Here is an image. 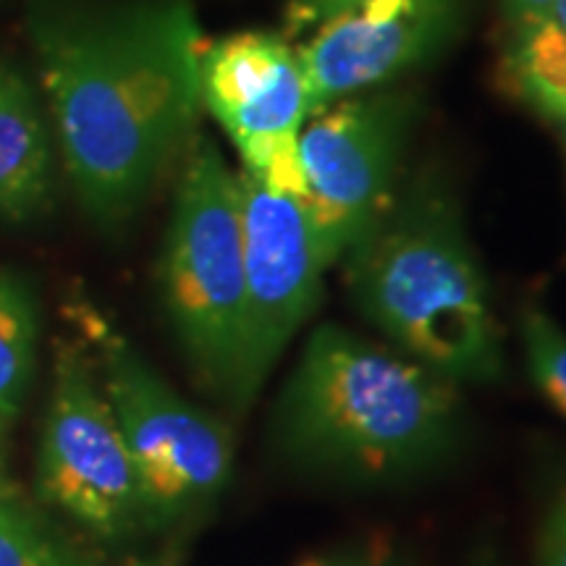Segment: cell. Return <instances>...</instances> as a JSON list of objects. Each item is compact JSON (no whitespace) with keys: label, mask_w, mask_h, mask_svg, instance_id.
I'll return each mask as SVG.
<instances>
[{"label":"cell","mask_w":566,"mask_h":566,"mask_svg":"<svg viewBox=\"0 0 566 566\" xmlns=\"http://www.w3.org/2000/svg\"><path fill=\"white\" fill-rule=\"evenodd\" d=\"M27 34L71 192L97 229L122 231L192 142V0H30Z\"/></svg>","instance_id":"1"},{"label":"cell","mask_w":566,"mask_h":566,"mask_svg":"<svg viewBox=\"0 0 566 566\" xmlns=\"http://www.w3.org/2000/svg\"><path fill=\"white\" fill-rule=\"evenodd\" d=\"M522 346L537 391L546 396L558 415L566 417V334L541 307H525Z\"/></svg>","instance_id":"15"},{"label":"cell","mask_w":566,"mask_h":566,"mask_svg":"<svg viewBox=\"0 0 566 566\" xmlns=\"http://www.w3.org/2000/svg\"><path fill=\"white\" fill-rule=\"evenodd\" d=\"M304 566H325V564H304ZM338 566H342V564H338Z\"/></svg>","instance_id":"21"},{"label":"cell","mask_w":566,"mask_h":566,"mask_svg":"<svg viewBox=\"0 0 566 566\" xmlns=\"http://www.w3.org/2000/svg\"><path fill=\"white\" fill-rule=\"evenodd\" d=\"M472 566H499V562H495V558H493V554H491V551H485V554H483V556H480V558H478V562H475V564H472Z\"/></svg>","instance_id":"20"},{"label":"cell","mask_w":566,"mask_h":566,"mask_svg":"<svg viewBox=\"0 0 566 566\" xmlns=\"http://www.w3.org/2000/svg\"><path fill=\"white\" fill-rule=\"evenodd\" d=\"M38 491L101 541H126L142 522L139 485L87 344L59 338L42 424Z\"/></svg>","instance_id":"6"},{"label":"cell","mask_w":566,"mask_h":566,"mask_svg":"<svg viewBox=\"0 0 566 566\" xmlns=\"http://www.w3.org/2000/svg\"><path fill=\"white\" fill-rule=\"evenodd\" d=\"M242 242L247 281L244 409L271 378L296 331L323 294L321 252L304 197L265 187L242 168Z\"/></svg>","instance_id":"9"},{"label":"cell","mask_w":566,"mask_h":566,"mask_svg":"<svg viewBox=\"0 0 566 566\" xmlns=\"http://www.w3.org/2000/svg\"><path fill=\"white\" fill-rule=\"evenodd\" d=\"M537 566H566V491L558 495L543 522Z\"/></svg>","instance_id":"17"},{"label":"cell","mask_w":566,"mask_h":566,"mask_svg":"<svg viewBox=\"0 0 566 566\" xmlns=\"http://www.w3.org/2000/svg\"><path fill=\"white\" fill-rule=\"evenodd\" d=\"M504 82L520 101L566 132V32L556 21L541 19L512 30Z\"/></svg>","instance_id":"13"},{"label":"cell","mask_w":566,"mask_h":566,"mask_svg":"<svg viewBox=\"0 0 566 566\" xmlns=\"http://www.w3.org/2000/svg\"><path fill=\"white\" fill-rule=\"evenodd\" d=\"M71 317L92 346L103 391L129 449L145 530H174L197 520L231 480L229 430L176 394L95 304L80 300Z\"/></svg>","instance_id":"5"},{"label":"cell","mask_w":566,"mask_h":566,"mask_svg":"<svg viewBox=\"0 0 566 566\" xmlns=\"http://www.w3.org/2000/svg\"><path fill=\"white\" fill-rule=\"evenodd\" d=\"M53 200L51 124L27 71L0 55V223L40 221Z\"/></svg>","instance_id":"11"},{"label":"cell","mask_w":566,"mask_h":566,"mask_svg":"<svg viewBox=\"0 0 566 566\" xmlns=\"http://www.w3.org/2000/svg\"><path fill=\"white\" fill-rule=\"evenodd\" d=\"M346 286L396 349L451 380L493 384L504 373L488 281L457 202L417 181L344 254Z\"/></svg>","instance_id":"3"},{"label":"cell","mask_w":566,"mask_h":566,"mask_svg":"<svg viewBox=\"0 0 566 566\" xmlns=\"http://www.w3.org/2000/svg\"><path fill=\"white\" fill-rule=\"evenodd\" d=\"M467 0H363L325 21L300 51L310 116L352 92L394 82L457 38Z\"/></svg>","instance_id":"10"},{"label":"cell","mask_w":566,"mask_h":566,"mask_svg":"<svg viewBox=\"0 0 566 566\" xmlns=\"http://www.w3.org/2000/svg\"><path fill=\"white\" fill-rule=\"evenodd\" d=\"M38 292L17 268L0 265V430L24 407L40 349Z\"/></svg>","instance_id":"12"},{"label":"cell","mask_w":566,"mask_h":566,"mask_svg":"<svg viewBox=\"0 0 566 566\" xmlns=\"http://www.w3.org/2000/svg\"><path fill=\"white\" fill-rule=\"evenodd\" d=\"M200 97L237 145L247 174L307 200L300 132L310 118V95L292 42L265 30L216 40L200 59Z\"/></svg>","instance_id":"8"},{"label":"cell","mask_w":566,"mask_h":566,"mask_svg":"<svg viewBox=\"0 0 566 566\" xmlns=\"http://www.w3.org/2000/svg\"><path fill=\"white\" fill-rule=\"evenodd\" d=\"M363 0H283V38L296 40L315 32L325 21L354 9Z\"/></svg>","instance_id":"16"},{"label":"cell","mask_w":566,"mask_h":566,"mask_svg":"<svg viewBox=\"0 0 566 566\" xmlns=\"http://www.w3.org/2000/svg\"><path fill=\"white\" fill-rule=\"evenodd\" d=\"M412 113V101L391 92L331 103L302 126L304 202L325 268L344 260L394 200Z\"/></svg>","instance_id":"7"},{"label":"cell","mask_w":566,"mask_h":566,"mask_svg":"<svg viewBox=\"0 0 566 566\" xmlns=\"http://www.w3.org/2000/svg\"><path fill=\"white\" fill-rule=\"evenodd\" d=\"M554 3L556 0H501V9H504V19L509 21V27L516 30V27L548 19Z\"/></svg>","instance_id":"18"},{"label":"cell","mask_w":566,"mask_h":566,"mask_svg":"<svg viewBox=\"0 0 566 566\" xmlns=\"http://www.w3.org/2000/svg\"><path fill=\"white\" fill-rule=\"evenodd\" d=\"M0 566H105V562L76 546L32 506L0 495Z\"/></svg>","instance_id":"14"},{"label":"cell","mask_w":566,"mask_h":566,"mask_svg":"<svg viewBox=\"0 0 566 566\" xmlns=\"http://www.w3.org/2000/svg\"><path fill=\"white\" fill-rule=\"evenodd\" d=\"M548 19L556 21V24L566 32V0H556L554 9H551V13H548Z\"/></svg>","instance_id":"19"},{"label":"cell","mask_w":566,"mask_h":566,"mask_svg":"<svg viewBox=\"0 0 566 566\" xmlns=\"http://www.w3.org/2000/svg\"><path fill=\"white\" fill-rule=\"evenodd\" d=\"M160 300L174 338L205 391L242 412L247 281L242 195L208 134L189 142L163 244Z\"/></svg>","instance_id":"4"},{"label":"cell","mask_w":566,"mask_h":566,"mask_svg":"<svg viewBox=\"0 0 566 566\" xmlns=\"http://www.w3.org/2000/svg\"><path fill=\"white\" fill-rule=\"evenodd\" d=\"M462 430L457 384L334 323L307 338L271 415L283 462L354 483L422 475Z\"/></svg>","instance_id":"2"}]
</instances>
